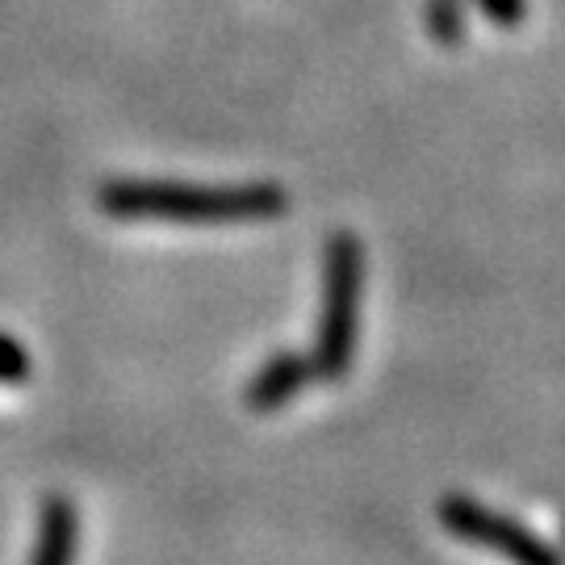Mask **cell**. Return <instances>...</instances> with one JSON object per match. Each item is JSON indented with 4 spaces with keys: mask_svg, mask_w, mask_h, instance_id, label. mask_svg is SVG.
<instances>
[{
    "mask_svg": "<svg viewBox=\"0 0 565 565\" xmlns=\"http://www.w3.org/2000/svg\"><path fill=\"white\" fill-rule=\"evenodd\" d=\"M30 377V352L25 343L0 331V385H21Z\"/></svg>",
    "mask_w": 565,
    "mask_h": 565,
    "instance_id": "cell-7",
    "label": "cell"
},
{
    "mask_svg": "<svg viewBox=\"0 0 565 565\" xmlns=\"http://www.w3.org/2000/svg\"><path fill=\"white\" fill-rule=\"evenodd\" d=\"M427 30L431 39L440 42H461L465 34V18L457 0H427Z\"/></svg>",
    "mask_w": 565,
    "mask_h": 565,
    "instance_id": "cell-6",
    "label": "cell"
},
{
    "mask_svg": "<svg viewBox=\"0 0 565 565\" xmlns=\"http://www.w3.org/2000/svg\"><path fill=\"white\" fill-rule=\"evenodd\" d=\"M315 377V361L302 352H277L273 361L260 364V373L247 382V406L252 411H277V406L294 403Z\"/></svg>",
    "mask_w": 565,
    "mask_h": 565,
    "instance_id": "cell-5",
    "label": "cell"
},
{
    "mask_svg": "<svg viewBox=\"0 0 565 565\" xmlns=\"http://www.w3.org/2000/svg\"><path fill=\"white\" fill-rule=\"evenodd\" d=\"M97 205L114 223L168 226H239L268 223L289 210L281 184H177V181H105Z\"/></svg>",
    "mask_w": 565,
    "mask_h": 565,
    "instance_id": "cell-1",
    "label": "cell"
},
{
    "mask_svg": "<svg viewBox=\"0 0 565 565\" xmlns=\"http://www.w3.org/2000/svg\"><path fill=\"white\" fill-rule=\"evenodd\" d=\"M478 4L486 9V18L503 30H515L524 21V0H478Z\"/></svg>",
    "mask_w": 565,
    "mask_h": 565,
    "instance_id": "cell-8",
    "label": "cell"
},
{
    "mask_svg": "<svg viewBox=\"0 0 565 565\" xmlns=\"http://www.w3.org/2000/svg\"><path fill=\"white\" fill-rule=\"evenodd\" d=\"M361 285H364V252L356 235H331L323 260V319L315 335V373L343 377L352 369L356 331H361Z\"/></svg>",
    "mask_w": 565,
    "mask_h": 565,
    "instance_id": "cell-2",
    "label": "cell"
},
{
    "mask_svg": "<svg viewBox=\"0 0 565 565\" xmlns=\"http://www.w3.org/2000/svg\"><path fill=\"white\" fill-rule=\"evenodd\" d=\"M436 511H440V524H445L457 541L490 548V553H499V557L511 565H565L562 553H553L536 532H527L524 524H515V520H507V515H499V511H490V507H482V503H473V499H465V494H448Z\"/></svg>",
    "mask_w": 565,
    "mask_h": 565,
    "instance_id": "cell-3",
    "label": "cell"
},
{
    "mask_svg": "<svg viewBox=\"0 0 565 565\" xmlns=\"http://www.w3.org/2000/svg\"><path fill=\"white\" fill-rule=\"evenodd\" d=\"M76 553H81V511L72 499L51 494L39 507V527L25 565H76Z\"/></svg>",
    "mask_w": 565,
    "mask_h": 565,
    "instance_id": "cell-4",
    "label": "cell"
}]
</instances>
